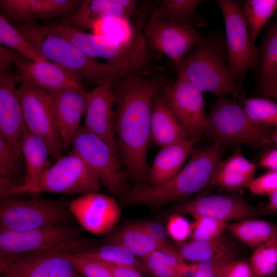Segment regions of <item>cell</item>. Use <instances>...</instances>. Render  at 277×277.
Wrapping results in <instances>:
<instances>
[{"label":"cell","instance_id":"30","mask_svg":"<svg viewBox=\"0 0 277 277\" xmlns=\"http://www.w3.org/2000/svg\"><path fill=\"white\" fill-rule=\"evenodd\" d=\"M226 230L252 249L277 236V225L257 219L228 223Z\"/></svg>","mask_w":277,"mask_h":277},{"label":"cell","instance_id":"43","mask_svg":"<svg viewBox=\"0 0 277 277\" xmlns=\"http://www.w3.org/2000/svg\"><path fill=\"white\" fill-rule=\"evenodd\" d=\"M191 231V223L181 214H173L168 219L166 232L174 241L184 242L190 236Z\"/></svg>","mask_w":277,"mask_h":277},{"label":"cell","instance_id":"38","mask_svg":"<svg viewBox=\"0 0 277 277\" xmlns=\"http://www.w3.org/2000/svg\"><path fill=\"white\" fill-rule=\"evenodd\" d=\"M243 108L253 122L277 128V103L268 98L252 97L244 98Z\"/></svg>","mask_w":277,"mask_h":277},{"label":"cell","instance_id":"24","mask_svg":"<svg viewBox=\"0 0 277 277\" xmlns=\"http://www.w3.org/2000/svg\"><path fill=\"white\" fill-rule=\"evenodd\" d=\"M199 138L194 136L163 147L156 155L149 170L148 179L150 186L160 185L175 175L183 168Z\"/></svg>","mask_w":277,"mask_h":277},{"label":"cell","instance_id":"29","mask_svg":"<svg viewBox=\"0 0 277 277\" xmlns=\"http://www.w3.org/2000/svg\"><path fill=\"white\" fill-rule=\"evenodd\" d=\"M108 244L121 246L136 256L144 258L162 247L144 222L126 226L116 232Z\"/></svg>","mask_w":277,"mask_h":277},{"label":"cell","instance_id":"16","mask_svg":"<svg viewBox=\"0 0 277 277\" xmlns=\"http://www.w3.org/2000/svg\"><path fill=\"white\" fill-rule=\"evenodd\" d=\"M144 34L152 49L168 56L176 65L203 40L193 25L166 21H149Z\"/></svg>","mask_w":277,"mask_h":277},{"label":"cell","instance_id":"7","mask_svg":"<svg viewBox=\"0 0 277 277\" xmlns=\"http://www.w3.org/2000/svg\"><path fill=\"white\" fill-rule=\"evenodd\" d=\"M205 132L221 144H243L259 148L272 142L271 127L252 121L243 107L226 97H219L211 107Z\"/></svg>","mask_w":277,"mask_h":277},{"label":"cell","instance_id":"3","mask_svg":"<svg viewBox=\"0 0 277 277\" xmlns=\"http://www.w3.org/2000/svg\"><path fill=\"white\" fill-rule=\"evenodd\" d=\"M51 32L68 41L92 58L100 57L115 67L121 78L140 71L147 57V44L140 27L129 40L114 42L104 36L87 33L61 20L43 25Z\"/></svg>","mask_w":277,"mask_h":277},{"label":"cell","instance_id":"1","mask_svg":"<svg viewBox=\"0 0 277 277\" xmlns=\"http://www.w3.org/2000/svg\"><path fill=\"white\" fill-rule=\"evenodd\" d=\"M167 85L163 76L147 78L140 71L120 78L114 85L118 155L128 175L137 182L148 178L152 105Z\"/></svg>","mask_w":277,"mask_h":277},{"label":"cell","instance_id":"4","mask_svg":"<svg viewBox=\"0 0 277 277\" xmlns=\"http://www.w3.org/2000/svg\"><path fill=\"white\" fill-rule=\"evenodd\" d=\"M15 26L48 60L97 86L115 83L121 78L114 66L97 61L68 41L47 30L37 21Z\"/></svg>","mask_w":277,"mask_h":277},{"label":"cell","instance_id":"51","mask_svg":"<svg viewBox=\"0 0 277 277\" xmlns=\"http://www.w3.org/2000/svg\"><path fill=\"white\" fill-rule=\"evenodd\" d=\"M268 277H277V275L274 274V275H271V276H268Z\"/></svg>","mask_w":277,"mask_h":277},{"label":"cell","instance_id":"17","mask_svg":"<svg viewBox=\"0 0 277 277\" xmlns=\"http://www.w3.org/2000/svg\"><path fill=\"white\" fill-rule=\"evenodd\" d=\"M176 210L193 218L207 216L226 223L257 219L262 212V209L234 194L200 195L183 202Z\"/></svg>","mask_w":277,"mask_h":277},{"label":"cell","instance_id":"9","mask_svg":"<svg viewBox=\"0 0 277 277\" xmlns=\"http://www.w3.org/2000/svg\"><path fill=\"white\" fill-rule=\"evenodd\" d=\"M69 202L64 199H1L0 231H25L68 225L73 217Z\"/></svg>","mask_w":277,"mask_h":277},{"label":"cell","instance_id":"44","mask_svg":"<svg viewBox=\"0 0 277 277\" xmlns=\"http://www.w3.org/2000/svg\"><path fill=\"white\" fill-rule=\"evenodd\" d=\"M218 275L219 277H254L249 261L235 259L225 263L220 268Z\"/></svg>","mask_w":277,"mask_h":277},{"label":"cell","instance_id":"18","mask_svg":"<svg viewBox=\"0 0 277 277\" xmlns=\"http://www.w3.org/2000/svg\"><path fill=\"white\" fill-rule=\"evenodd\" d=\"M69 209L83 229L96 234L110 232L121 215L115 197L98 192L82 194L73 199L69 202Z\"/></svg>","mask_w":277,"mask_h":277},{"label":"cell","instance_id":"46","mask_svg":"<svg viewBox=\"0 0 277 277\" xmlns=\"http://www.w3.org/2000/svg\"><path fill=\"white\" fill-rule=\"evenodd\" d=\"M102 262L110 270L113 277H144L142 273L134 269L107 262Z\"/></svg>","mask_w":277,"mask_h":277},{"label":"cell","instance_id":"28","mask_svg":"<svg viewBox=\"0 0 277 277\" xmlns=\"http://www.w3.org/2000/svg\"><path fill=\"white\" fill-rule=\"evenodd\" d=\"M21 151L25 163L24 177L20 183L27 185L35 182L51 166L49 148L40 137L24 127Z\"/></svg>","mask_w":277,"mask_h":277},{"label":"cell","instance_id":"35","mask_svg":"<svg viewBox=\"0 0 277 277\" xmlns=\"http://www.w3.org/2000/svg\"><path fill=\"white\" fill-rule=\"evenodd\" d=\"M94 260L134 269L141 273L148 272L143 262L125 248L108 244L82 253Z\"/></svg>","mask_w":277,"mask_h":277},{"label":"cell","instance_id":"49","mask_svg":"<svg viewBox=\"0 0 277 277\" xmlns=\"http://www.w3.org/2000/svg\"><path fill=\"white\" fill-rule=\"evenodd\" d=\"M263 210L271 212H277V190L269 196V202Z\"/></svg>","mask_w":277,"mask_h":277},{"label":"cell","instance_id":"10","mask_svg":"<svg viewBox=\"0 0 277 277\" xmlns=\"http://www.w3.org/2000/svg\"><path fill=\"white\" fill-rule=\"evenodd\" d=\"M95 173L102 185L113 195L123 198L130 189L128 174L120 157L102 139L81 127L71 144Z\"/></svg>","mask_w":277,"mask_h":277},{"label":"cell","instance_id":"14","mask_svg":"<svg viewBox=\"0 0 277 277\" xmlns=\"http://www.w3.org/2000/svg\"><path fill=\"white\" fill-rule=\"evenodd\" d=\"M161 94L188 138L200 137L205 132L208 114L202 92L183 73L178 72L176 80Z\"/></svg>","mask_w":277,"mask_h":277},{"label":"cell","instance_id":"31","mask_svg":"<svg viewBox=\"0 0 277 277\" xmlns=\"http://www.w3.org/2000/svg\"><path fill=\"white\" fill-rule=\"evenodd\" d=\"M148 272L156 277H187L191 273L190 264L180 255L155 251L142 258Z\"/></svg>","mask_w":277,"mask_h":277},{"label":"cell","instance_id":"27","mask_svg":"<svg viewBox=\"0 0 277 277\" xmlns=\"http://www.w3.org/2000/svg\"><path fill=\"white\" fill-rule=\"evenodd\" d=\"M178 251L184 260L193 263L208 260H234L238 248L232 239L223 234L210 240L185 243Z\"/></svg>","mask_w":277,"mask_h":277},{"label":"cell","instance_id":"15","mask_svg":"<svg viewBox=\"0 0 277 277\" xmlns=\"http://www.w3.org/2000/svg\"><path fill=\"white\" fill-rule=\"evenodd\" d=\"M0 272L9 277H83L63 253L54 251L1 254Z\"/></svg>","mask_w":277,"mask_h":277},{"label":"cell","instance_id":"37","mask_svg":"<svg viewBox=\"0 0 277 277\" xmlns=\"http://www.w3.org/2000/svg\"><path fill=\"white\" fill-rule=\"evenodd\" d=\"M259 87L277 84V23L264 42L260 66Z\"/></svg>","mask_w":277,"mask_h":277},{"label":"cell","instance_id":"22","mask_svg":"<svg viewBox=\"0 0 277 277\" xmlns=\"http://www.w3.org/2000/svg\"><path fill=\"white\" fill-rule=\"evenodd\" d=\"M137 10L134 0H84L72 15L61 21L85 31L107 19L130 18Z\"/></svg>","mask_w":277,"mask_h":277},{"label":"cell","instance_id":"11","mask_svg":"<svg viewBox=\"0 0 277 277\" xmlns=\"http://www.w3.org/2000/svg\"><path fill=\"white\" fill-rule=\"evenodd\" d=\"M13 64L18 82L51 92L65 89L86 92L80 76L49 61L34 62L5 47L0 46V65Z\"/></svg>","mask_w":277,"mask_h":277},{"label":"cell","instance_id":"26","mask_svg":"<svg viewBox=\"0 0 277 277\" xmlns=\"http://www.w3.org/2000/svg\"><path fill=\"white\" fill-rule=\"evenodd\" d=\"M161 93L155 98L152 105L150 134L153 142L163 148L189 138Z\"/></svg>","mask_w":277,"mask_h":277},{"label":"cell","instance_id":"45","mask_svg":"<svg viewBox=\"0 0 277 277\" xmlns=\"http://www.w3.org/2000/svg\"><path fill=\"white\" fill-rule=\"evenodd\" d=\"M228 261L208 260L190 264L191 277H219L221 266Z\"/></svg>","mask_w":277,"mask_h":277},{"label":"cell","instance_id":"5","mask_svg":"<svg viewBox=\"0 0 277 277\" xmlns=\"http://www.w3.org/2000/svg\"><path fill=\"white\" fill-rule=\"evenodd\" d=\"M101 183L97 176L73 150L61 156L34 183L22 185L13 181L5 187L3 199L23 193H54L81 194L98 192Z\"/></svg>","mask_w":277,"mask_h":277},{"label":"cell","instance_id":"42","mask_svg":"<svg viewBox=\"0 0 277 277\" xmlns=\"http://www.w3.org/2000/svg\"><path fill=\"white\" fill-rule=\"evenodd\" d=\"M247 188L254 195L270 196L277 190V171L269 170L253 178Z\"/></svg>","mask_w":277,"mask_h":277},{"label":"cell","instance_id":"41","mask_svg":"<svg viewBox=\"0 0 277 277\" xmlns=\"http://www.w3.org/2000/svg\"><path fill=\"white\" fill-rule=\"evenodd\" d=\"M22 159L10 145L0 136L1 176L14 179L20 172Z\"/></svg>","mask_w":277,"mask_h":277},{"label":"cell","instance_id":"19","mask_svg":"<svg viewBox=\"0 0 277 277\" xmlns=\"http://www.w3.org/2000/svg\"><path fill=\"white\" fill-rule=\"evenodd\" d=\"M114 85L113 83H105L87 93V104L83 127L104 141L119 156L115 133Z\"/></svg>","mask_w":277,"mask_h":277},{"label":"cell","instance_id":"21","mask_svg":"<svg viewBox=\"0 0 277 277\" xmlns=\"http://www.w3.org/2000/svg\"><path fill=\"white\" fill-rule=\"evenodd\" d=\"M81 3L77 0H1L0 6L9 20L23 24L37 19L68 17Z\"/></svg>","mask_w":277,"mask_h":277},{"label":"cell","instance_id":"23","mask_svg":"<svg viewBox=\"0 0 277 277\" xmlns=\"http://www.w3.org/2000/svg\"><path fill=\"white\" fill-rule=\"evenodd\" d=\"M87 93L75 89L50 92L64 149L71 145L73 137L81 127L80 123L86 111Z\"/></svg>","mask_w":277,"mask_h":277},{"label":"cell","instance_id":"40","mask_svg":"<svg viewBox=\"0 0 277 277\" xmlns=\"http://www.w3.org/2000/svg\"><path fill=\"white\" fill-rule=\"evenodd\" d=\"M194 219L190 235L191 240H210L220 236L226 230L227 223L207 216Z\"/></svg>","mask_w":277,"mask_h":277},{"label":"cell","instance_id":"32","mask_svg":"<svg viewBox=\"0 0 277 277\" xmlns=\"http://www.w3.org/2000/svg\"><path fill=\"white\" fill-rule=\"evenodd\" d=\"M0 43L30 61H48L3 14L0 15Z\"/></svg>","mask_w":277,"mask_h":277},{"label":"cell","instance_id":"12","mask_svg":"<svg viewBox=\"0 0 277 277\" xmlns=\"http://www.w3.org/2000/svg\"><path fill=\"white\" fill-rule=\"evenodd\" d=\"M27 128L47 145L51 159L57 160L64 150L49 92L26 82L18 87Z\"/></svg>","mask_w":277,"mask_h":277},{"label":"cell","instance_id":"34","mask_svg":"<svg viewBox=\"0 0 277 277\" xmlns=\"http://www.w3.org/2000/svg\"><path fill=\"white\" fill-rule=\"evenodd\" d=\"M250 39L254 45L261 29L277 10V0H247L242 8Z\"/></svg>","mask_w":277,"mask_h":277},{"label":"cell","instance_id":"52","mask_svg":"<svg viewBox=\"0 0 277 277\" xmlns=\"http://www.w3.org/2000/svg\"><path fill=\"white\" fill-rule=\"evenodd\" d=\"M1 277H9V276L4 275H3V274H1Z\"/></svg>","mask_w":277,"mask_h":277},{"label":"cell","instance_id":"33","mask_svg":"<svg viewBox=\"0 0 277 277\" xmlns=\"http://www.w3.org/2000/svg\"><path fill=\"white\" fill-rule=\"evenodd\" d=\"M201 0H164L155 9L149 21H166L191 24Z\"/></svg>","mask_w":277,"mask_h":277},{"label":"cell","instance_id":"47","mask_svg":"<svg viewBox=\"0 0 277 277\" xmlns=\"http://www.w3.org/2000/svg\"><path fill=\"white\" fill-rule=\"evenodd\" d=\"M258 165L269 170L277 171V149L266 151L259 160Z\"/></svg>","mask_w":277,"mask_h":277},{"label":"cell","instance_id":"2","mask_svg":"<svg viewBox=\"0 0 277 277\" xmlns=\"http://www.w3.org/2000/svg\"><path fill=\"white\" fill-rule=\"evenodd\" d=\"M223 152L218 142L199 147L192 151L187 164L170 180L155 187L130 188L123 199L129 204L153 207L185 200L210 185Z\"/></svg>","mask_w":277,"mask_h":277},{"label":"cell","instance_id":"48","mask_svg":"<svg viewBox=\"0 0 277 277\" xmlns=\"http://www.w3.org/2000/svg\"><path fill=\"white\" fill-rule=\"evenodd\" d=\"M259 91L263 95L272 97L277 100V84L259 87Z\"/></svg>","mask_w":277,"mask_h":277},{"label":"cell","instance_id":"8","mask_svg":"<svg viewBox=\"0 0 277 277\" xmlns=\"http://www.w3.org/2000/svg\"><path fill=\"white\" fill-rule=\"evenodd\" d=\"M176 66L178 72L202 92L218 98L239 96L242 89L224 64L217 45L210 40L203 39Z\"/></svg>","mask_w":277,"mask_h":277},{"label":"cell","instance_id":"36","mask_svg":"<svg viewBox=\"0 0 277 277\" xmlns=\"http://www.w3.org/2000/svg\"><path fill=\"white\" fill-rule=\"evenodd\" d=\"M249 263L254 277H268L277 271V236L252 249Z\"/></svg>","mask_w":277,"mask_h":277},{"label":"cell","instance_id":"20","mask_svg":"<svg viewBox=\"0 0 277 277\" xmlns=\"http://www.w3.org/2000/svg\"><path fill=\"white\" fill-rule=\"evenodd\" d=\"M15 74L0 67V136L23 158L21 144L25 122Z\"/></svg>","mask_w":277,"mask_h":277},{"label":"cell","instance_id":"6","mask_svg":"<svg viewBox=\"0 0 277 277\" xmlns=\"http://www.w3.org/2000/svg\"><path fill=\"white\" fill-rule=\"evenodd\" d=\"M79 228L68 225L46 226L25 231H0V254L32 251L84 253L96 248Z\"/></svg>","mask_w":277,"mask_h":277},{"label":"cell","instance_id":"13","mask_svg":"<svg viewBox=\"0 0 277 277\" xmlns=\"http://www.w3.org/2000/svg\"><path fill=\"white\" fill-rule=\"evenodd\" d=\"M224 17L228 52V68L242 88L246 73L258 57V50L250 41L247 25L239 3L217 0Z\"/></svg>","mask_w":277,"mask_h":277},{"label":"cell","instance_id":"50","mask_svg":"<svg viewBox=\"0 0 277 277\" xmlns=\"http://www.w3.org/2000/svg\"><path fill=\"white\" fill-rule=\"evenodd\" d=\"M271 140L277 145V130L273 131L271 135Z\"/></svg>","mask_w":277,"mask_h":277},{"label":"cell","instance_id":"39","mask_svg":"<svg viewBox=\"0 0 277 277\" xmlns=\"http://www.w3.org/2000/svg\"><path fill=\"white\" fill-rule=\"evenodd\" d=\"M63 254L83 277H113L102 262L82 253Z\"/></svg>","mask_w":277,"mask_h":277},{"label":"cell","instance_id":"25","mask_svg":"<svg viewBox=\"0 0 277 277\" xmlns=\"http://www.w3.org/2000/svg\"><path fill=\"white\" fill-rule=\"evenodd\" d=\"M255 169V165L243 155L238 147L231 156L219 164L210 185L228 191L247 188L254 178Z\"/></svg>","mask_w":277,"mask_h":277}]
</instances>
